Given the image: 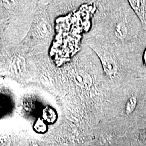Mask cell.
<instances>
[{
	"instance_id": "1",
	"label": "cell",
	"mask_w": 146,
	"mask_h": 146,
	"mask_svg": "<svg viewBox=\"0 0 146 146\" xmlns=\"http://www.w3.org/2000/svg\"><path fill=\"white\" fill-rule=\"evenodd\" d=\"M98 55L104 72L110 78H115L117 73V66L115 60L107 52L95 50Z\"/></svg>"
},
{
	"instance_id": "2",
	"label": "cell",
	"mask_w": 146,
	"mask_h": 146,
	"mask_svg": "<svg viewBox=\"0 0 146 146\" xmlns=\"http://www.w3.org/2000/svg\"><path fill=\"white\" fill-rule=\"evenodd\" d=\"M129 5L141 20L143 25L146 21V1H129Z\"/></svg>"
},
{
	"instance_id": "3",
	"label": "cell",
	"mask_w": 146,
	"mask_h": 146,
	"mask_svg": "<svg viewBox=\"0 0 146 146\" xmlns=\"http://www.w3.org/2000/svg\"><path fill=\"white\" fill-rule=\"evenodd\" d=\"M76 84L83 88L90 87L93 84V80L90 74L85 71H80L74 76Z\"/></svg>"
},
{
	"instance_id": "4",
	"label": "cell",
	"mask_w": 146,
	"mask_h": 146,
	"mask_svg": "<svg viewBox=\"0 0 146 146\" xmlns=\"http://www.w3.org/2000/svg\"><path fill=\"white\" fill-rule=\"evenodd\" d=\"M26 61L21 56H15L11 61V68L16 74H21L26 71Z\"/></svg>"
},
{
	"instance_id": "5",
	"label": "cell",
	"mask_w": 146,
	"mask_h": 146,
	"mask_svg": "<svg viewBox=\"0 0 146 146\" xmlns=\"http://www.w3.org/2000/svg\"><path fill=\"white\" fill-rule=\"evenodd\" d=\"M125 21H120L115 27V35L119 40H124L128 35V29Z\"/></svg>"
},
{
	"instance_id": "6",
	"label": "cell",
	"mask_w": 146,
	"mask_h": 146,
	"mask_svg": "<svg viewBox=\"0 0 146 146\" xmlns=\"http://www.w3.org/2000/svg\"><path fill=\"white\" fill-rule=\"evenodd\" d=\"M137 104V99L134 95H132L128 99L125 106L126 114L131 115L135 111Z\"/></svg>"
},
{
	"instance_id": "7",
	"label": "cell",
	"mask_w": 146,
	"mask_h": 146,
	"mask_svg": "<svg viewBox=\"0 0 146 146\" xmlns=\"http://www.w3.org/2000/svg\"><path fill=\"white\" fill-rule=\"evenodd\" d=\"M43 117L44 120H46L48 122L52 123L56 120V116L54 110L50 108L47 107L43 111Z\"/></svg>"
},
{
	"instance_id": "8",
	"label": "cell",
	"mask_w": 146,
	"mask_h": 146,
	"mask_svg": "<svg viewBox=\"0 0 146 146\" xmlns=\"http://www.w3.org/2000/svg\"><path fill=\"white\" fill-rule=\"evenodd\" d=\"M34 128L36 131L38 133H44L47 131V125L41 120H38L37 121Z\"/></svg>"
},
{
	"instance_id": "9",
	"label": "cell",
	"mask_w": 146,
	"mask_h": 146,
	"mask_svg": "<svg viewBox=\"0 0 146 146\" xmlns=\"http://www.w3.org/2000/svg\"><path fill=\"white\" fill-rule=\"evenodd\" d=\"M144 140L141 139H137L133 140L132 142V146H146V143Z\"/></svg>"
},
{
	"instance_id": "10",
	"label": "cell",
	"mask_w": 146,
	"mask_h": 146,
	"mask_svg": "<svg viewBox=\"0 0 146 146\" xmlns=\"http://www.w3.org/2000/svg\"><path fill=\"white\" fill-rule=\"evenodd\" d=\"M140 139L142 140H145L146 139V128L145 129L141 131L140 133Z\"/></svg>"
},
{
	"instance_id": "11",
	"label": "cell",
	"mask_w": 146,
	"mask_h": 146,
	"mask_svg": "<svg viewBox=\"0 0 146 146\" xmlns=\"http://www.w3.org/2000/svg\"><path fill=\"white\" fill-rule=\"evenodd\" d=\"M142 61L144 64V65L146 67V48L143 52L142 55Z\"/></svg>"
},
{
	"instance_id": "12",
	"label": "cell",
	"mask_w": 146,
	"mask_h": 146,
	"mask_svg": "<svg viewBox=\"0 0 146 146\" xmlns=\"http://www.w3.org/2000/svg\"></svg>"
}]
</instances>
